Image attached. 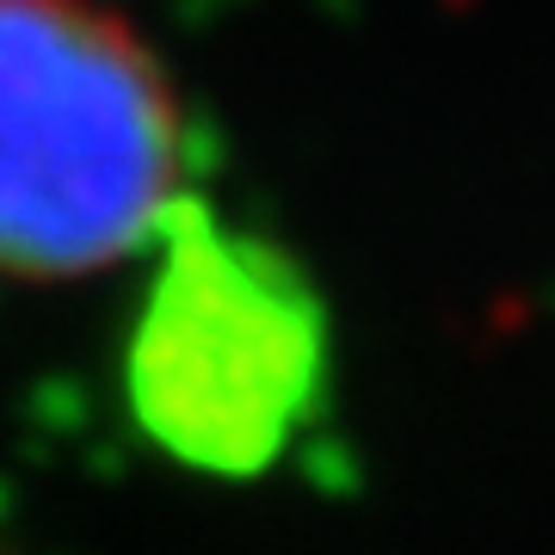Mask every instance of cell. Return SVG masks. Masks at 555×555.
I'll use <instances>...</instances> for the list:
<instances>
[{
  "label": "cell",
  "mask_w": 555,
  "mask_h": 555,
  "mask_svg": "<svg viewBox=\"0 0 555 555\" xmlns=\"http://www.w3.org/2000/svg\"><path fill=\"white\" fill-rule=\"evenodd\" d=\"M185 112L112 0H0V278L68 284L160 235Z\"/></svg>",
  "instance_id": "6da1fadb"
},
{
  "label": "cell",
  "mask_w": 555,
  "mask_h": 555,
  "mask_svg": "<svg viewBox=\"0 0 555 555\" xmlns=\"http://www.w3.org/2000/svg\"><path fill=\"white\" fill-rule=\"evenodd\" d=\"M327 352L334 327L315 278L179 192L124 352L137 433L198 476H266L315 420Z\"/></svg>",
  "instance_id": "7a4b0ae2"
}]
</instances>
